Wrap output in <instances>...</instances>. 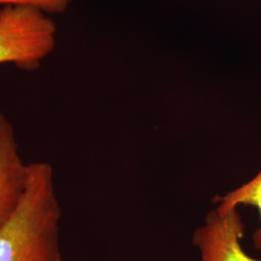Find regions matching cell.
I'll use <instances>...</instances> for the list:
<instances>
[{"mask_svg": "<svg viewBox=\"0 0 261 261\" xmlns=\"http://www.w3.org/2000/svg\"><path fill=\"white\" fill-rule=\"evenodd\" d=\"M71 0H0V6H28L44 13L56 14L65 11Z\"/></svg>", "mask_w": 261, "mask_h": 261, "instance_id": "obj_6", "label": "cell"}, {"mask_svg": "<svg viewBox=\"0 0 261 261\" xmlns=\"http://www.w3.org/2000/svg\"><path fill=\"white\" fill-rule=\"evenodd\" d=\"M29 163L20 153L15 129L0 112V227L17 210L28 185Z\"/></svg>", "mask_w": 261, "mask_h": 261, "instance_id": "obj_4", "label": "cell"}, {"mask_svg": "<svg viewBox=\"0 0 261 261\" xmlns=\"http://www.w3.org/2000/svg\"><path fill=\"white\" fill-rule=\"evenodd\" d=\"M213 202L218 204L216 210L219 212H226L239 205H250L256 207L260 216V226L253 233V246L261 252V169L254 177L247 183L234 189L233 191L224 196H216Z\"/></svg>", "mask_w": 261, "mask_h": 261, "instance_id": "obj_5", "label": "cell"}, {"mask_svg": "<svg viewBox=\"0 0 261 261\" xmlns=\"http://www.w3.org/2000/svg\"><path fill=\"white\" fill-rule=\"evenodd\" d=\"M61 215L53 166L42 161L29 163L24 195L0 227V261H62Z\"/></svg>", "mask_w": 261, "mask_h": 261, "instance_id": "obj_1", "label": "cell"}, {"mask_svg": "<svg viewBox=\"0 0 261 261\" xmlns=\"http://www.w3.org/2000/svg\"><path fill=\"white\" fill-rule=\"evenodd\" d=\"M55 22L41 10L28 6L0 9V64L36 70L56 47Z\"/></svg>", "mask_w": 261, "mask_h": 261, "instance_id": "obj_2", "label": "cell"}, {"mask_svg": "<svg viewBox=\"0 0 261 261\" xmlns=\"http://www.w3.org/2000/svg\"><path fill=\"white\" fill-rule=\"evenodd\" d=\"M244 232L245 224L237 208L210 211L205 224L193 233V244L200 252L199 261H261L243 250L240 240Z\"/></svg>", "mask_w": 261, "mask_h": 261, "instance_id": "obj_3", "label": "cell"}]
</instances>
